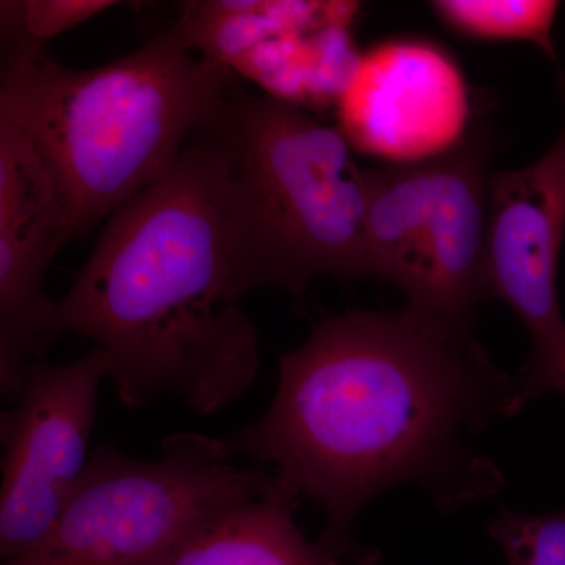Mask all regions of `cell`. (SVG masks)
<instances>
[{"instance_id":"cell-1","label":"cell","mask_w":565,"mask_h":565,"mask_svg":"<svg viewBox=\"0 0 565 565\" xmlns=\"http://www.w3.org/2000/svg\"><path fill=\"white\" fill-rule=\"evenodd\" d=\"M526 405L475 334L405 308L353 310L281 356L266 414L225 444L321 505L322 537L352 542L364 508L396 487H418L444 512L500 493L504 476L476 440Z\"/></svg>"},{"instance_id":"cell-2","label":"cell","mask_w":565,"mask_h":565,"mask_svg":"<svg viewBox=\"0 0 565 565\" xmlns=\"http://www.w3.org/2000/svg\"><path fill=\"white\" fill-rule=\"evenodd\" d=\"M225 158L202 125L173 166L106 222L57 302L61 333L93 341L122 404L174 399L211 415L262 371L258 329L226 299Z\"/></svg>"},{"instance_id":"cell-3","label":"cell","mask_w":565,"mask_h":565,"mask_svg":"<svg viewBox=\"0 0 565 565\" xmlns=\"http://www.w3.org/2000/svg\"><path fill=\"white\" fill-rule=\"evenodd\" d=\"M177 29L95 68L2 54L0 115L28 134L61 192L70 239L159 180L232 87Z\"/></svg>"},{"instance_id":"cell-4","label":"cell","mask_w":565,"mask_h":565,"mask_svg":"<svg viewBox=\"0 0 565 565\" xmlns=\"http://www.w3.org/2000/svg\"><path fill=\"white\" fill-rule=\"evenodd\" d=\"M221 143L226 299H302L316 278L367 277L366 174L340 129L270 93L232 84L203 122Z\"/></svg>"},{"instance_id":"cell-5","label":"cell","mask_w":565,"mask_h":565,"mask_svg":"<svg viewBox=\"0 0 565 565\" xmlns=\"http://www.w3.org/2000/svg\"><path fill=\"white\" fill-rule=\"evenodd\" d=\"M234 459L225 438L193 433L163 438L152 459L98 446L51 530L2 565H161L273 484V468Z\"/></svg>"},{"instance_id":"cell-6","label":"cell","mask_w":565,"mask_h":565,"mask_svg":"<svg viewBox=\"0 0 565 565\" xmlns=\"http://www.w3.org/2000/svg\"><path fill=\"white\" fill-rule=\"evenodd\" d=\"M493 150L492 129L479 120L438 158L364 169L367 277L403 289L405 310L441 332L473 334L476 313L490 299Z\"/></svg>"},{"instance_id":"cell-7","label":"cell","mask_w":565,"mask_h":565,"mask_svg":"<svg viewBox=\"0 0 565 565\" xmlns=\"http://www.w3.org/2000/svg\"><path fill=\"white\" fill-rule=\"evenodd\" d=\"M104 379L107 363L96 348L70 363H41L14 407L0 414L3 561L39 544L79 487Z\"/></svg>"},{"instance_id":"cell-8","label":"cell","mask_w":565,"mask_h":565,"mask_svg":"<svg viewBox=\"0 0 565 565\" xmlns=\"http://www.w3.org/2000/svg\"><path fill=\"white\" fill-rule=\"evenodd\" d=\"M70 241L50 167L31 137L0 115V392L9 403L62 334L44 275Z\"/></svg>"},{"instance_id":"cell-9","label":"cell","mask_w":565,"mask_h":565,"mask_svg":"<svg viewBox=\"0 0 565 565\" xmlns=\"http://www.w3.org/2000/svg\"><path fill=\"white\" fill-rule=\"evenodd\" d=\"M338 99L351 147L388 166L438 158L471 126L462 73L424 41H393L362 55Z\"/></svg>"},{"instance_id":"cell-10","label":"cell","mask_w":565,"mask_h":565,"mask_svg":"<svg viewBox=\"0 0 565 565\" xmlns=\"http://www.w3.org/2000/svg\"><path fill=\"white\" fill-rule=\"evenodd\" d=\"M564 125L553 147L523 167L490 178L487 277L490 299L508 305L533 344L565 333L557 270L565 239V73L557 77Z\"/></svg>"},{"instance_id":"cell-11","label":"cell","mask_w":565,"mask_h":565,"mask_svg":"<svg viewBox=\"0 0 565 565\" xmlns=\"http://www.w3.org/2000/svg\"><path fill=\"white\" fill-rule=\"evenodd\" d=\"M300 501L275 471L262 494L193 534L161 565H382V553L356 539H307L296 522Z\"/></svg>"},{"instance_id":"cell-12","label":"cell","mask_w":565,"mask_h":565,"mask_svg":"<svg viewBox=\"0 0 565 565\" xmlns=\"http://www.w3.org/2000/svg\"><path fill=\"white\" fill-rule=\"evenodd\" d=\"M438 21L465 39L523 41L556 61L553 39L559 3L552 0H437Z\"/></svg>"},{"instance_id":"cell-13","label":"cell","mask_w":565,"mask_h":565,"mask_svg":"<svg viewBox=\"0 0 565 565\" xmlns=\"http://www.w3.org/2000/svg\"><path fill=\"white\" fill-rule=\"evenodd\" d=\"M117 6L110 0H3L2 54L44 50L47 41Z\"/></svg>"},{"instance_id":"cell-14","label":"cell","mask_w":565,"mask_h":565,"mask_svg":"<svg viewBox=\"0 0 565 565\" xmlns=\"http://www.w3.org/2000/svg\"><path fill=\"white\" fill-rule=\"evenodd\" d=\"M487 531L509 565H565V509L530 515L503 508Z\"/></svg>"},{"instance_id":"cell-15","label":"cell","mask_w":565,"mask_h":565,"mask_svg":"<svg viewBox=\"0 0 565 565\" xmlns=\"http://www.w3.org/2000/svg\"><path fill=\"white\" fill-rule=\"evenodd\" d=\"M553 351L557 353V355L561 356V359L565 362V334L563 338H559V340L555 341V343L552 344Z\"/></svg>"}]
</instances>
